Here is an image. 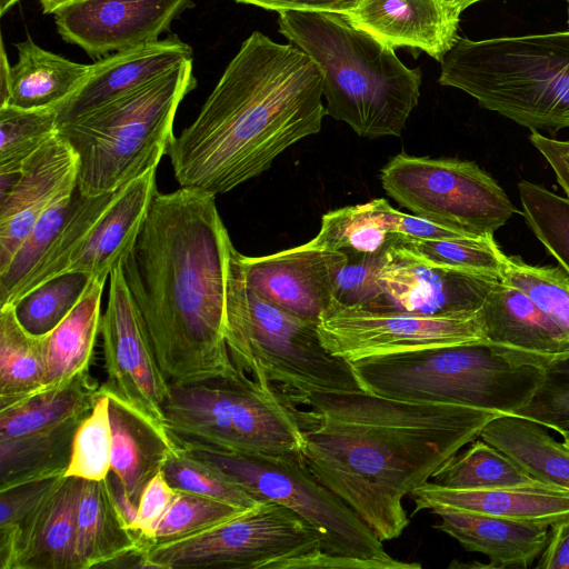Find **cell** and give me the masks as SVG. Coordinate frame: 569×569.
Returning <instances> with one entry per match:
<instances>
[{
    "label": "cell",
    "instance_id": "1",
    "mask_svg": "<svg viewBox=\"0 0 569 569\" xmlns=\"http://www.w3.org/2000/svg\"><path fill=\"white\" fill-rule=\"evenodd\" d=\"M302 410L301 458L381 540L409 525L402 500L501 413L363 389L290 392Z\"/></svg>",
    "mask_w": 569,
    "mask_h": 569
},
{
    "label": "cell",
    "instance_id": "2",
    "mask_svg": "<svg viewBox=\"0 0 569 569\" xmlns=\"http://www.w3.org/2000/svg\"><path fill=\"white\" fill-rule=\"evenodd\" d=\"M232 248L216 194L180 187L156 193L121 260L128 290L170 385L238 372L224 339Z\"/></svg>",
    "mask_w": 569,
    "mask_h": 569
},
{
    "label": "cell",
    "instance_id": "3",
    "mask_svg": "<svg viewBox=\"0 0 569 569\" xmlns=\"http://www.w3.org/2000/svg\"><path fill=\"white\" fill-rule=\"evenodd\" d=\"M322 74L293 44L253 31L169 156L180 187L226 193L268 170L327 116Z\"/></svg>",
    "mask_w": 569,
    "mask_h": 569
},
{
    "label": "cell",
    "instance_id": "4",
    "mask_svg": "<svg viewBox=\"0 0 569 569\" xmlns=\"http://www.w3.org/2000/svg\"><path fill=\"white\" fill-rule=\"evenodd\" d=\"M279 32L319 67L327 116L359 137H400L418 104L422 76L395 49L336 12L279 13Z\"/></svg>",
    "mask_w": 569,
    "mask_h": 569
},
{
    "label": "cell",
    "instance_id": "5",
    "mask_svg": "<svg viewBox=\"0 0 569 569\" xmlns=\"http://www.w3.org/2000/svg\"><path fill=\"white\" fill-rule=\"evenodd\" d=\"M441 86L530 130L569 128V29L471 40L440 61Z\"/></svg>",
    "mask_w": 569,
    "mask_h": 569
},
{
    "label": "cell",
    "instance_id": "6",
    "mask_svg": "<svg viewBox=\"0 0 569 569\" xmlns=\"http://www.w3.org/2000/svg\"><path fill=\"white\" fill-rule=\"evenodd\" d=\"M197 87L192 60L59 127L78 159V191L113 192L157 169L174 139L173 121Z\"/></svg>",
    "mask_w": 569,
    "mask_h": 569
},
{
    "label": "cell",
    "instance_id": "7",
    "mask_svg": "<svg viewBox=\"0 0 569 569\" xmlns=\"http://www.w3.org/2000/svg\"><path fill=\"white\" fill-rule=\"evenodd\" d=\"M349 363L366 391L401 400L461 403L501 415H515L526 407L545 375V366L512 359L488 342Z\"/></svg>",
    "mask_w": 569,
    "mask_h": 569
},
{
    "label": "cell",
    "instance_id": "8",
    "mask_svg": "<svg viewBox=\"0 0 569 569\" xmlns=\"http://www.w3.org/2000/svg\"><path fill=\"white\" fill-rule=\"evenodd\" d=\"M240 252L230 254L224 339L234 367L289 392L361 390L350 363L321 343L317 321L297 316L247 287Z\"/></svg>",
    "mask_w": 569,
    "mask_h": 569
},
{
    "label": "cell",
    "instance_id": "9",
    "mask_svg": "<svg viewBox=\"0 0 569 569\" xmlns=\"http://www.w3.org/2000/svg\"><path fill=\"white\" fill-rule=\"evenodd\" d=\"M164 426L178 440L251 455H298L302 410L289 391L238 370L229 378L170 385Z\"/></svg>",
    "mask_w": 569,
    "mask_h": 569
},
{
    "label": "cell",
    "instance_id": "10",
    "mask_svg": "<svg viewBox=\"0 0 569 569\" xmlns=\"http://www.w3.org/2000/svg\"><path fill=\"white\" fill-rule=\"evenodd\" d=\"M176 441L186 453L211 466L258 500H271L295 511L317 531L323 551L348 569L421 568L420 563L391 557L368 525L310 472L300 453L251 455Z\"/></svg>",
    "mask_w": 569,
    "mask_h": 569
},
{
    "label": "cell",
    "instance_id": "11",
    "mask_svg": "<svg viewBox=\"0 0 569 569\" xmlns=\"http://www.w3.org/2000/svg\"><path fill=\"white\" fill-rule=\"evenodd\" d=\"M149 568L348 569L327 555L317 531L291 509L262 500L198 533L152 543Z\"/></svg>",
    "mask_w": 569,
    "mask_h": 569
},
{
    "label": "cell",
    "instance_id": "12",
    "mask_svg": "<svg viewBox=\"0 0 569 569\" xmlns=\"http://www.w3.org/2000/svg\"><path fill=\"white\" fill-rule=\"evenodd\" d=\"M386 193L415 216L469 237L493 234L517 212L476 162L401 152L380 170Z\"/></svg>",
    "mask_w": 569,
    "mask_h": 569
},
{
    "label": "cell",
    "instance_id": "13",
    "mask_svg": "<svg viewBox=\"0 0 569 569\" xmlns=\"http://www.w3.org/2000/svg\"><path fill=\"white\" fill-rule=\"evenodd\" d=\"M322 346L348 362L398 352L488 342L480 310L428 315L363 308L335 299L319 317Z\"/></svg>",
    "mask_w": 569,
    "mask_h": 569
},
{
    "label": "cell",
    "instance_id": "14",
    "mask_svg": "<svg viewBox=\"0 0 569 569\" xmlns=\"http://www.w3.org/2000/svg\"><path fill=\"white\" fill-rule=\"evenodd\" d=\"M100 335L107 375L100 393L113 395L164 426L162 406L170 395V382L158 365L128 290L121 261L109 276L108 303L101 316Z\"/></svg>",
    "mask_w": 569,
    "mask_h": 569
},
{
    "label": "cell",
    "instance_id": "15",
    "mask_svg": "<svg viewBox=\"0 0 569 569\" xmlns=\"http://www.w3.org/2000/svg\"><path fill=\"white\" fill-rule=\"evenodd\" d=\"M192 0H76L54 16L67 42L98 58L159 40Z\"/></svg>",
    "mask_w": 569,
    "mask_h": 569
},
{
    "label": "cell",
    "instance_id": "16",
    "mask_svg": "<svg viewBox=\"0 0 569 569\" xmlns=\"http://www.w3.org/2000/svg\"><path fill=\"white\" fill-rule=\"evenodd\" d=\"M0 271L57 201L77 189L78 159L58 134L32 156L21 169L0 177Z\"/></svg>",
    "mask_w": 569,
    "mask_h": 569
},
{
    "label": "cell",
    "instance_id": "17",
    "mask_svg": "<svg viewBox=\"0 0 569 569\" xmlns=\"http://www.w3.org/2000/svg\"><path fill=\"white\" fill-rule=\"evenodd\" d=\"M382 306L428 315L477 312L499 279L429 266L389 246L378 274Z\"/></svg>",
    "mask_w": 569,
    "mask_h": 569
},
{
    "label": "cell",
    "instance_id": "18",
    "mask_svg": "<svg viewBox=\"0 0 569 569\" xmlns=\"http://www.w3.org/2000/svg\"><path fill=\"white\" fill-rule=\"evenodd\" d=\"M346 257L297 246L261 257L240 253L248 288L302 318L317 321L335 298V272Z\"/></svg>",
    "mask_w": 569,
    "mask_h": 569
},
{
    "label": "cell",
    "instance_id": "19",
    "mask_svg": "<svg viewBox=\"0 0 569 569\" xmlns=\"http://www.w3.org/2000/svg\"><path fill=\"white\" fill-rule=\"evenodd\" d=\"M81 487L82 479L64 476L11 536L0 539V569H78Z\"/></svg>",
    "mask_w": 569,
    "mask_h": 569
},
{
    "label": "cell",
    "instance_id": "20",
    "mask_svg": "<svg viewBox=\"0 0 569 569\" xmlns=\"http://www.w3.org/2000/svg\"><path fill=\"white\" fill-rule=\"evenodd\" d=\"M193 59L178 36L114 52L91 64L86 80L57 109L58 126L131 91Z\"/></svg>",
    "mask_w": 569,
    "mask_h": 569
},
{
    "label": "cell",
    "instance_id": "21",
    "mask_svg": "<svg viewBox=\"0 0 569 569\" xmlns=\"http://www.w3.org/2000/svg\"><path fill=\"white\" fill-rule=\"evenodd\" d=\"M461 12L449 0H360L350 22L383 44L441 61L458 39Z\"/></svg>",
    "mask_w": 569,
    "mask_h": 569
},
{
    "label": "cell",
    "instance_id": "22",
    "mask_svg": "<svg viewBox=\"0 0 569 569\" xmlns=\"http://www.w3.org/2000/svg\"><path fill=\"white\" fill-rule=\"evenodd\" d=\"M488 343L516 360L546 366L569 355V337L521 290L499 280L480 309Z\"/></svg>",
    "mask_w": 569,
    "mask_h": 569
},
{
    "label": "cell",
    "instance_id": "23",
    "mask_svg": "<svg viewBox=\"0 0 569 569\" xmlns=\"http://www.w3.org/2000/svg\"><path fill=\"white\" fill-rule=\"evenodd\" d=\"M416 512L451 508L498 518L553 526L569 519V489L537 482L529 486L461 490L427 481L410 495Z\"/></svg>",
    "mask_w": 569,
    "mask_h": 569
},
{
    "label": "cell",
    "instance_id": "24",
    "mask_svg": "<svg viewBox=\"0 0 569 569\" xmlns=\"http://www.w3.org/2000/svg\"><path fill=\"white\" fill-rule=\"evenodd\" d=\"M440 518L436 528L465 549L487 556L491 568L530 567L542 553L550 526L516 521L451 508L432 510Z\"/></svg>",
    "mask_w": 569,
    "mask_h": 569
},
{
    "label": "cell",
    "instance_id": "25",
    "mask_svg": "<svg viewBox=\"0 0 569 569\" xmlns=\"http://www.w3.org/2000/svg\"><path fill=\"white\" fill-rule=\"evenodd\" d=\"M156 170L127 183L103 213L64 273L81 272L106 281L136 241L156 196Z\"/></svg>",
    "mask_w": 569,
    "mask_h": 569
},
{
    "label": "cell",
    "instance_id": "26",
    "mask_svg": "<svg viewBox=\"0 0 569 569\" xmlns=\"http://www.w3.org/2000/svg\"><path fill=\"white\" fill-rule=\"evenodd\" d=\"M104 395V393H103ZM109 398L111 469L137 505L147 483L162 470L178 442L158 421L113 395Z\"/></svg>",
    "mask_w": 569,
    "mask_h": 569
},
{
    "label": "cell",
    "instance_id": "27",
    "mask_svg": "<svg viewBox=\"0 0 569 569\" xmlns=\"http://www.w3.org/2000/svg\"><path fill=\"white\" fill-rule=\"evenodd\" d=\"M14 46L18 60L10 67L7 87L0 91V106L57 109L77 91L91 70V64L44 50L31 38Z\"/></svg>",
    "mask_w": 569,
    "mask_h": 569
},
{
    "label": "cell",
    "instance_id": "28",
    "mask_svg": "<svg viewBox=\"0 0 569 569\" xmlns=\"http://www.w3.org/2000/svg\"><path fill=\"white\" fill-rule=\"evenodd\" d=\"M148 546L123 522L107 480H82L77 512L78 569L106 568L119 557Z\"/></svg>",
    "mask_w": 569,
    "mask_h": 569
},
{
    "label": "cell",
    "instance_id": "29",
    "mask_svg": "<svg viewBox=\"0 0 569 569\" xmlns=\"http://www.w3.org/2000/svg\"><path fill=\"white\" fill-rule=\"evenodd\" d=\"M104 284L106 281L91 278L76 307L46 335L47 371L41 392L58 389L90 371L100 335V305Z\"/></svg>",
    "mask_w": 569,
    "mask_h": 569
},
{
    "label": "cell",
    "instance_id": "30",
    "mask_svg": "<svg viewBox=\"0 0 569 569\" xmlns=\"http://www.w3.org/2000/svg\"><path fill=\"white\" fill-rule=\"evenodd\" d=\"M542 425L512 415L488 422L480 438L516 461L535 480L569 489V447Z\"/></svg>",
    "mask_w": 569,
    "mask_h": 569
},
{
    "label": "cell",
    "instance_id": "31",
    "mask_svg": "<svg viewBox=\"0 0 569 569\" xmlns=\"http://www.w3.org/2000/svg\"><path fill=\"white\" fill-rule=\"evenodd\" d=\"M46 371V335L28 332L13 306L0 308V411L40 393Z\"/></svg>",
    "mask_w": 569,
    "mask_h": 569
},
{
    "label": "cell",
    "instance_id": "32",
    "mask_svg": "<svg viewBox=\"0 0 569 569\" xmlns=\"http://www.w3.org/2000/svg\"><path fill=\"white\" fill-rule=\"evenodd\" d=\"M99 382L90 371L67 385L41 392L26 402L0 411V440L20 438L86 418L100 396Z\"/></svg>",
    "mask_w": 569,
    "mask_h": 569
},
{
    "label": "cell",
    "instance_id": "33",
    "mask_svg": "<svg viewBox=\"0 0 569 569\" xmlns=\"http://www.w3.org/2000/svg\"><path fill=\"white\" fill-rule=\"evenodd\" d=\"M83 419L20 438L0 440V490L64 476L73 438Z\"/></svg>",
    "mask_w": 569,
    "mask_h": 569
},
{
    "label": "cell",
    "instance_id": "34",
    "mask_svg": "<svg viewBox=\"0 0 569 569\" xmlns=\"http://www.w3.org/2000/svg\"><path fill=\"white\" fill-rule=\"evenodd\" d=\"M389 201L379 198L328 211L319 232L302 248L352 253H380L391 243Z\"/></svg>",
    "mask_w": 569,
    "mask_h": 569
},
{
    "label": "cell",
    "instance_id": "35",
    "mask_svg": "<svg viewBox=\"0 0 569 569\" xmlns=\"http://www.w3.org/2000/svg\"><path fill=\"white\" fill-rule=\"evenodd\" d=\"M437 485L461 490H486L537 483L516 461L485 440L476 439L447 460L431 478Z\"/></svg>",
    "mask_w": 569,
    "mask_h": 569
},
{
    "label": "cell",
    "instance_id": "36",
    "mask_svg": "<svg viewBox=\"0 0 569 569\" xmlns=\"http://www.w3.org/2000/svg\"><path fill=\"white\" fill-rule=\"evenodd\" d=\"M123 187L94 197L83 196L76 189L62 228L48 252L21 287L16 303L36 287L64 273Z\"/></svg>",
    "mask_w": 569,
    "mask_h": 569
},
{
    "label": "cell",
    "instance_id": "37",
    "mask_svg": "<svg viewBox=\"0 0 569 569\" xmlns=\"http://www.w3.org/2000/svg\"><path fill=\"white\" fill-rule=\"evenodd\" d=\"M390 246L429 266L471 271L501 280L506 254L493 234L422 239L393 233Z\"/></svg>",
    "mask_w": 569,
    "mask_h": 569
},
{
    "label": "cell",
    "instance_id": "38",
    "mask_svg": "<svg viewBox=\"0 0 569 569\" xmlns=\"http://www.w3.org/2000/svg\"><path fill=\"white\" fill-rule=\"evenodd\" d=\"M58 132L56 109L0 106V177L17 173Z\"/></svg>",
    "mask_w": 569,
    "mask_h": 569
},
{
    "label": "cell",
    "instance_id": "39",
    "mask_svg": "<svg viewBox=\"0 0 569 569\" xmlns=\"http://www.w3.org/2000/svg\"><path fill=\"white\" fill-rule=\"evenodd\" d=\"M90 280L84 273L67 272L36 287L13 306L20 325L34 336L48 335L76 307Z\"/></svg>",
    "mask_w": 569,
    "mask_h": 569
},
{
    "label": "cell",
    "instance_id": "40",
    "mask_svg": "<svg viewBox=\"0 0 569 569\" xmlns=\"http://www.w3.org/2000/svg\"><path fill=\"white\" fill-rule=\"evenodd\" d=\"M518 191L527 224L569 277V198L526 180Z\"/></svg>",
    "mask_w": 569,
    "mask_h": 569
},
{
    "label": "cell",
    "instance_id": "41",
    "mask_svg": "<svg viewBox=\"0 0 569 569\" xmlns=\"http://www.w3.org/2000/svg\"><path fill=\"white\" fill-rule=\"evenodd\" d=\"M501 281L527 295L569 337V277L565 271L506 256Z\"/></svg>",
    "mask_w": 569,
    "mask_h": 569
},
{
    "label": "cell",
    "instance_id": "42",
    "mask_svg": "<svg viewBox=\"0 0 569 569\" xmlns=\"http://www.w3.org/2000/svg\"><path fill=\"white\" fill-rule=\"evenodd\" d=\"M109 398L100 393L91 412L79 425L66 477L100 481L111 469Z\"/></svg>",
    "mask_w": 569,
    "mask_h": 569
},
{
    "label": "cell",
    "instance_id": "43",
    "mask_svg": "<svg viewBox=\"0 0 569 569\" xmlns=\"http://www.w3.org/2000/svg\"><path fill=\"white\" fill-rule=\"evenodd\" d=\"M162 472L176 491L201 495L242 509L260 502L211 466L186 453L179 445L163 465Z\"/></svg>",
    "mask_w": 569,
    "mask_h": 569
},
{
    "label": "cell",
    "instance_id": "44",
    "mask_svg": "<svg viewBox=\"0 0 569 569\" xmlns=\"http://www.w3.org/2000/svg\"><path fill=\"white\" fill-rule=\"evenodd\" d=\"M246 510L248 509L238 508L213 498L177 491V496L159 522L150 545L198 533Z\"/></svg>",
    "mask_w": 569,
    "mask_h": 569
},
{
    "label": "cell",
    "instance_id": "45",
    "mask_svg": "<svg viewBox=\"0 0 569 569\" xmlns=\"http://www.w3.org/2000/svg\"><path fill=\"white\" fill-rule=\"evenodd\" d=\"M512 416L556 430L569 431V355L545 366L542 381L530 402Z\"/></svg>",
    "mask_w": 569,
    "mask_h": 569
},
{
    "label": "cell",
    "instance_id": "46",
    "mask_svg": "<svg viewBox=\"0 0 569 569\" xmlns=\"http://www.w3.org/2000/svg\"><path fill=\"white\" fill-rule=\"evenodd\" d=\"M386 250L380 253L345 252L346 257L335 272L333 299L346 306L380 308L382 291L378 274Z\"/></svg>",
    "mask_w": 569,
    "mask_h": 569
},
{
    "label": "cell",
    "instance_id": "47",
    "mask_svg": "<svg viewBox=\"0 0 569 569\" xmlns=\"http://www.w3.org/2000/svg\"><path fill=\"white\" fill-rule=\"evenodd\" d=\"M64 476L0 490V539L11 536Z\"/></svg>",
    "mask_w": 569,
    "mask_h": 569
},
{
    "label": "cell",
    "instance_id": "48",
    "mask_svg": "<svg viewBox=\"0 0 569 569\" xmlns=\"http://www.w3.org/2000/svg\"><path fill=\"white\" fill-rule=\"evenodd\" d=\"M176 496L177 491L169 485L162 470L144 487L138 505L134 530L149 545L152 542L154 531Z\"/></svg>",
    "mask_w": 569,
    "mask_h": 569
},
{
    "label": "cell",
    "instance_id": "49",
    "mask_svg": "<svg viewBox=\"0 0 569 569\" xmlns=\"http://www.w3.org/2000/svg\"><path fill=\"white\" fill-rule=\"evenodd\" d=\"M391 233L406 234L422 239H450L469 237L457 231L447 229L415 214H408L388 207Z\"/></svg>",
    "mask_w": 569,
    "mask_h": 569
},
{
    "label": "cell",
    "instance_id": "50",
    "mask_svg": "<svg viewBox=\"0 0 569 569\" xmlns=\"http://www.w3.org/2000/svg\"><path fill=\"white\" fill-rule=\"evenodd\" d=\"M529 140L549 163L558 184L569 198V140L548 138L537 130H531Z\"/></svg>",
    "mask_w": 569,
    "mask_h": 569
},
{
    "label": "cell",
    "instance_id": "51",
    "mask_svg": "<svg viewBox=\"0 0 569 569\" xmlns=\"http://www.w3.org/2000/svg\"><path fill=\"white\" fill-rule=\"evenodd\" d=\"M240 3L252 4L266 10L302 12H336L348 16L360 0H236Z\"/></svg>",
    "mask_w": 569,
    "mask_h": 569
},
{
    "label": "cell",
    "instance_id": "52",
    "mask_svg": "<svg viewBox=\"0 0 569 569\" xmlns=\"http://www.w3.org/2000/svg\"><path fill=\"white\" fill-rule=\"evenodd\" d=\"M535 568L569 569V519L550 527L546 547Z\"/></svg>",
    "mask_w": 569,
    "mask_h": 569
},
{
    "label": "cell",
    "instance_id": "53",
    "mask_svg": "<svg viewBox=\"0 0 569 569\" xmlns=\"http://www.w3.org/2000/svg\"><path fill=\"white\" fill-rule=\"evenodd\" d=\"M106 480H107L108 488L110 490L112 500H113L123 522L130 530H132L137 535V532L134 530V523H136V519L138 516V505L132 501L122 480L119 478V476L116 472L110 470L106 477Z\"/></svg>",
    "mask_w": 569,
    "mask_h": 569
},
{
    "label": "cell",
    "instance_id": "54",
    "mask_svg": "<svg viewBox=\"0 0 569 569\" xmlns=\"http://www.w3.org/2000/svg\"><path fill=\"white\" fill-rule=\"evenodd\" d=\"M44 13H54L63 6L76 0H38Z\"/></svg>",
    "mask_w": 569,
    "mask_h": 569
},
{
    "label": "cell",
    "instance_id": "55",
    "mask_svg": "<svg viewBox=\"0 0 569 569\" xmlns=\"http://www.w3.org/2000/svg\"><path fill=\"white\" fill-rule=\"evenodd\" d=\"M460 12L465 11L470 6L483 0H449Z\"/></svg>",
    "mask_w": 569,
    "mask_h": 569
},
{
    "label": "cell",
    "instance_id": "56",
    "mask_svg": "<svg viewBox=\"0 0 569 569\" xmlns=\"http://www.w3.org/2000/svg\"><path fill=\"white\" fill-rule=\"evenodd\" d=\"M20 0H0V14L3 16Z\"/></svg>",
    "mask_w": 569,
    "mask_h": 569
},
{
    "label": "cell",
    "instance_id": "57",
    "mask_svg": "<svg viewBox=\"0 0 569 569\" xmlns=\"http://www.w3.org/2000/svg\"><path fill=\"white\" fill-rule=\"evenodd\" d=\"M562 439H563V443L569 447V431H563L560 433Z\"/></svg>",
    "mask_w": 569,
    "mask_h": 569
},
{
    "label": "cell",
    "instance_id": "58",
    "mask_svg": "<svg viewBox=\"0 0 569 569\" xmlns=\"http://www.w3.org/2000/svg\"><path fill=\"white\" fill-rule=\"evenodd\" d=\"M567 3V24L569 27V0H565Z\"/></svg>",
    "mask_w": 569,
    "mask_h": 569
}]
</instances>
